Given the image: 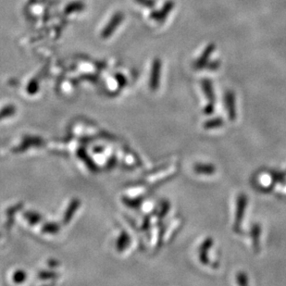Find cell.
Wrapping results in <instances>:
<instances>
[{
    "instance_id": "6da1fadb",
    "label": "cell",
    "mask_w": 286,
    "mask_h": 286,
    "mask_svg": "<svg viewBox=\"0 0 286 286\" xmlns=\"http://www.w3.org/2000/svg\"><path fill=\"white\" fill-rule=\"evenodd\" d=\"M247 203H248V198L245 194H241L238 196L235 220L234 223V230L236 232L241 228L242 222L245 217V209L247 208Z\"/></svg>"
},
{
    "instance_id": "7a4b0ae2",
    "label": "cell",
    "mask_w": 286,
    "mask_h": 286,
    "mask_svg": "<svg viewBox=\"0 0 286 286\" xmlns=\"http://www.w3.org/2000/svg\"><path fill=\"white\" fill-rule=\"evenodd\" d=\"M216 46L214 44H209L206 47L204 51L202 52V54L200 55V57L196 59V61L194 62V69L196 70H202L204 69L208 65V61H209V57L212 55L213 52L215 51Z\"/></svg>"
},
{
    "instance_id": "3957f363",
    "label": "cell",
    "mask_w": 286,
    "mask_h": 286,
    "mask_svg": "<svg viewBox=\"0 0 286 286\" xmlns=\"http://www.w3.org/2000/svg\"><path fill=\"white\" fill-rule=\"evenodd\" d=\"M225 101V107L228 113L231 121H235L237 117V111H236V105H235V95L233 91H227L224 97Z\"/></svg>"
},
{
    "instance_id": "277c9868",
    "label": "cell",
    "mask_w": 286,
    "mask_h": 286,
    "mask_svg": "<svg viewBox=\"0 0 286 286\" xmlns=\"http://www.w3.org/2000/svg\"><path fill=\"white\" fill-rule=\"evenodd\" d=\"M213 239L211 237L206 238L204 242L199 246V260L203 265H208L209 260H208V251L212 247Z\"/></svg>"
},
{
    "instance_id": "5b68a950",
    "label": "cell",
    "mask_w": 286,
    "mask_h": 286,
    "mask_svg": "<svg viewBox=\"0 0 286 286\" xmlns=\"http://www.w3.org/2000/svg\"><path fill=\"white\" fill-rule=\"evenodd\" d=\"M160 69L161 63L159 59H156L152 67L151 73V80H150V87L152 90H156L159 84V76H160Z\"/></svg>"
},
{
    "instance_id": "8992f818",
    "label": "cell",
    "mask_w": 286,
    "mask_h": 286,
    "mask_svg": "<svg viewBox=\"0 0 286 286\" xmlns=\"http://www.w3.org/2000/svg\"><path fill=\"white\" fill-rule=\"evenodd\" d=\"M201 86H202V90L204 92L205 97L208 98V103H213L215 104V91L213 88L212 82L208 79H203L201 81Z\"/></svg>"
},
{
    "instance_id": "52a82bcc",
    "label": "cell",
    "mask_w": 286,
    "mask_h": 286,
    "mask_svg": "<svg viewBox=\"0 0 286 286\" xmlns=\"http://www.w3.org/2000/svg\"><path fill=\"white\" fill-rule=\"evenodd\" d=\"M194 171L197 174L212 175L216 172V167L209 163H197L194 167Z\"/></svg>"
},
{
    "instance_id": "ba28073f",
    "label": "cell",
    "mask_w": 286,
    "mask_h": 286,
    "mask_svg": "<svg viewBox=\"0 0 286 286\" xmlns=\"http://www.w3.org/2000/svg\"><path fill=\"white\" fill-rule=\"evenodd\" d=\"M260 234H261V227L260 224H254L251 228V237L253 241L254 250L256 252L260 251Z\"/></svg>"
},
{
    "instance_id": "9c48e42d",
    "label": "cell",
    "mask_w": 286,
    "mask_h": 286,
    "mask_svg": "<svg viewBox=\"0 0 286 286\" xmlns=\"http://www.w3.org/2000/svg\"><path fill=\"white\" fill-rule=\"evenodd\" d=\"M174 8L173 1H168V2H166L165 5H164L163 8H161V10L157 14H156L154 18H155L156 21L162 22V21H164V19L170 14V12L172 11V8Z\"/></svg>"
},
{
    "instance_id": "30bf717a",
    "label": "cell",
    "mask_w": 286,
    "mask_h": 286,
    "mask_svg": "<svg viewBox=\"0 0 286 286\" xmlns=\"http://www.w3.org/2000/svg\"><path fill=\"white\" fill-rule=\"evenodd\" d=\"M224 125V121L221 118H214L209 121L205 122L203 127L206 130H212L216 128H220Z\"/></svg>"
},
{
    "instance_id": "8fae6325",
    "label": "cell",
    "mask_w": 286,
    "mask_h": 286,
    "mask_svg": "<svg viewBox=\"0 0 286 286\" xmlns=\"http://www.w3.org/2000/svg\"><path fill=\"white\" fill-rule=\"evenodd\" d=\"M271 176H272V179H273L274 182H279V183L286 182V175L285 172L272 171L271 172Z\"/></svg>"
},
{
    "instance_id": "7c38bea8",
    "label": "cell",
    "mask_w": 286,
    "mask_h": 286,
    "mask_svg": "<svg viewBox=\"0 0 286 286\" xmlns=\"http://www.w3.org/2000/svg\"><path fill=\"white\" fill-rule=\"evenodd\" d=\"M237 284L239 286H247L248 285V277L245 272H240L237 274Z\"/></svg>"
},
{
    "instance_id": "4fadbf2b",
    "label": "cell",
    "mask_w": 286,
    "mask_h": 286,
    "mask_svg": "<svg viewBox=\"0 0 286 286\" xmlns=\"http://www.w3.org/2000/svg\"><path fill=\"white\" fill-rule=\"evenodd\" d=\"M204 113L206 115H211L215 111V104L208 103L204 107Z\"/></svg>"
},
{
    "instance_id": "5bb4252c",
    "label": "cell",
    "mask_w": 286,
    "mask_h": 286,
    "mask_svg": "<svg viewBox=\"0 0 286 286\" xmlns=\"http://www.w3.org/2000/svg\"><path fill=\"white\" fill-rule=\"evenodd\" d=\"M220 66H221L220 61H219V60H215V61H212V62H210V63H208V65H207L206 68L208 69V70H210V71H215V70L219 69Z\"/></svg>"
}]
</instances>
